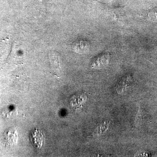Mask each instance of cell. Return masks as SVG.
<instances>
[{
  "label": "cell",
  "instance_id": "1",
  "mask_svg": "<svg viewBox=\"0 0 157 157\" xmlns=\"http://www.w3.org/2000/svg\"><path fill=\"white\" fill-rule=\"evenodd\" d=\"M110 57L109 54L105 53L98 56L93 63L92 67L94 69H101L106 67L109 63Z\"/></svg>",
  "mask_w": 157,
  "mask_h": 157
},
{
  "label": "cell",
  "instance_id": "2",
  "mask_svg": "<svg viewBox=\"0 0 157 157\" xmlns=\"http://www.w3.org/2000/svg\"><path fill=\"white\" fill-rule=\"evenodd\" d=\"M31 140L35 147L41 148L44 141V137L42 132L38 129H36L32 133Z\"/></svg>",
  "mask_w": 157,
  "mask_h": 157
},
{
  "label": "cell",
  "instance_id": "3",
  "mask_svg": "<svg viewBox=\"0 0 157 157\" xmlns=\"http://www.w3.org/2000/svg\"><path fill=\"white\" fill-rule=\"evenodd\" d=\"M132 81V78L130 76L122 79L121 81L118 85L117 89L118 94H123L126 91L128 88L130 87Z\"/></svg>",
  "mask_w": 157,
  "mask_h": 157
},
{
  "label": "cell",
  "instance_id": "4",
  "mask_svg": "<svg viewBox=\"0 0 157 157\" xmlns=\"http://www.w3.org/2000/svg\"><path fill=\"white\" fill-rule=\"evenodd\" d=\"M89 43L84 41H79L76 42L74 46V49L76 50V52H83L87 51L89 48Z\"/></svg>",
  "mask_w": 157,
  "mask_h": 157
},
{
  "label": "cell",
  "instance_id": "5",
  "mask_svg": "<svg viewBox=\"0 0 157 157\" xmlns=\"http://www.w3.org/2000/svg\"><path fill=\"white\" fill-rule=\"evenodd\" d=\"M109 122H105L101 124L96 128L95 134L98 136L103 135L107 131L109 128Z\"/></svg>",
  "mask_w": 157,
  "mask_h": 157
},
{
  "label": "cell",
  "instance_id": "6",
  "mask_svg": "<svg viewBox=\"0 0 157 157\" xmlns=\"http://www.w3.org/2000/svg\"><path fill=\"white\" fill-rule=\"evenodd\" d=\"M141 120H142V112H141V109L139 107V110H138V113L136 116L135 120V124L136 126L139 124V123L141 121Z\"/></svg>",
  "mask_w": 157,
  "mask_h": 157
}]
</instances>
